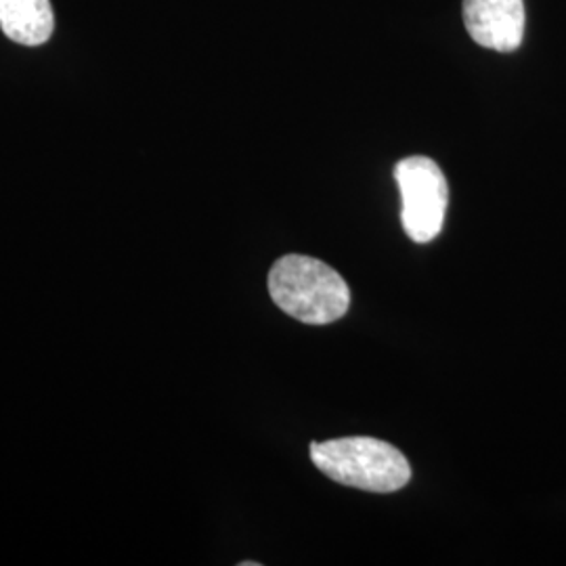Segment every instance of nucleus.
<instances>
[{"mask_svg":"<svg viewBox=\"0 0 566 566\" xmlns=\"http://www.w3.org/2000/svg\"><path fill=\"white\" fill-rule=\"evenodd\" d=\"M311 460L327 479L371 493H395L411 479V465L403 453L374 437L315 441Z\"/></svg>","mask_w":566,"mask_h":566,"instance_id":"2","label":"nucleus"},{"mask_svg":"<svg viewBox=\"0 0 566 566\" xmlns=\"http://www.w3.org/2000/svg\"><path fill=\"white\" fill-rule=\"evenodd\" d=\"M401 191V223L409 240L432 242L446 223L449 187L439 164L426 156H411L395 166Z\"/></svg>","mask_w":566,"mask_h":566,"instance_id":"3","label":"nucleus"},{"mask_svg":"<svg viewBox=\"0 0 566 566\" xmlns=\"http://www.w3.org/2000/svg\"><path fill=\"white\" fill-rule=\"evenodd\" d=\"M523 0H464V23L472 41L491 51H516L525 39Z\"/></svg>","mask_w":566,"mask_h":566,"instance_id":"4","label":"nucleus"},{"mask_svg":"<svg viewBox=\"0 0 566 566\" xmlns=\"http://www.w3.org/2000/svg\"><path fill=\"white\" fill-rule=\"evenodd\" d=\"M269 294L283 313L308 325L334 324L350 306V290L343 275L303 254H285L273 264Z\"/></svg>","mask_w":566,"mask_h":566,"instance_id":"1","label":"nucleus"},{"mask_svg":"<svg viewBox=\"0 0 566 566\" xmlns=\"http://www.w3.org/2000/svg\"><path fill=\"white\" fill-rule=\"evenodd\" d=\"M0 28L18 44L41 46L55 28L51 0H0Z\"/></svg>","mask_w":566,"mask_h":566,"instance_id":"5","label":"nucleus"}]
</instances>
